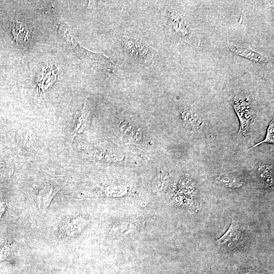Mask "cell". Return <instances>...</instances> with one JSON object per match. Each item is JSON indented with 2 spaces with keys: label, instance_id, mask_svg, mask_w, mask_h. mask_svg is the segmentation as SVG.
<instances>
[{
  "label": "cell",
  "instance_id": "6da1fadb",
  "mask_svg": "<svg viewBox=\"0 0 274 274\" xmlns=\"http://www.w3.org/2000/svg\"><path fill=\"white\" fill-rule=\"evenodd\" d=\"M116 42L121 54L129 62L149 67L158 57V53L149 46L138 31L124 30L116 37Z\"/></svg>",
  "mask_w": 274,
  "mask_h": 274
},
{
  "label": "cell",
  "instance_id": "7a4b0ae2",
  "mask_svg": "<svg viewBox=\"0 0 274 274\" xmlns=\"http://www.w3.org/2000/svg\"><path fill=\"white\" fill-rule=\"evenodd\" d=\"M159 11L163 24L171 35L193 47L199 46L200 40L197 34L174 9L163 5Z\"/></svg>",
  "mask_w": 274,
  "mask_h": 274
},
{
  "label": "cell",
  "instance_id": "3957f363",
  "mask_svg": "<svg viewBox=\"0 0 274 274\" xmlns=\"http://www.w3.org/2000/svg\"><path fill=\"white\" fill-rule=\"evenodd\" d=\"M251 238L247 227L242 222L232 219L226 231L216 241V244L220 250L230 252L247 248Z\"/></svg>",
  "mask_w": 274,
  "mask_h": 274
},
{
  "label": "cell",
  "instance_id": "277c9868",
  "mask_svg": "<svg viewBox=\"0 0 274 274\" xmlns=\"http://www.w3.org/2000/svg\"><path fill=\"white\" fill-rule=\"evenodd\" d=\"M57 23L58 33L80 59L102 65H114L111 60L104 54L92 52L81 46L74 38L70 26L64 21L59 20Z\"/></svg>",
  "mask_w": 274,
  "mask_h": 274
},
{
  "label": "cell",
  "instance_id": "5b68a950",
  "mask_svg": "<svg viewBox=\"0 0 274 274\" xmlns=\"http://www.w3.org/2000/svg\"><path fill=\"white\" fill-rule=\"evenodd\" d=\"M233 107L240 122L238 132L246 136L256 117L250 100L243 96L237 95L234 98Z\"/></svg>",
  "mask_w": 274,
  "mask_h": 274
},
{
  "label": "cell",
  "instance_id": "8992f818",
  "mask_svg": "<svg viewBox=\"0 0 274 274\" xmlns=\"http://www.w3.org/2000/svg\"><path fill=\"white\" fill-rule=\"evenodd\" d=\"M215 181L226 188L235 189L247 184L248 176L241 170L234 169L221 173L216 178Z\"/></svg>",
  "mask_w": 274,
  "mask_h": 274
},
{
  "label": "cell",
  "instance_id": "52a82bcc",
  "mask_svg": "<svg viewBox=\"0 0 274 274\" xmlns=\"http://www.w3.org/2000/svg\"><path fill=\"white\" fill-rule=\"evenodd\" d=\"M61 188V185L54 182L45 183L40 189L37 196L38 208L41 210H46Z\"/></svg>",
  "mask_w": 274,
  "mask_h": 274
},
{
  "label": "cell",
  "instance_id": "ba28073f",
  "mask_svg": "<svg viewBox=\"0 0 274 274\" xmlns=\"http://www.w3.org/2000/svg\"><path fill=\"white\" fill-rule=\"evenodd\" d=\"M228 49L236 55L260 64L267 63L273 60V57L265 56L252 49L236 45L231 44L229 45Z\"/></svg>",
  "mask_w": 274,
  "mask_h": 274
},
{
  "label": "cell",
  "instance_id": "9c48e42d",
  "mask_svg": "<svg viewBox=\"0 0 274 274\" xmlns=\"http://www.w3.org/2000/svg\"><path fill=\"white\" fill-rule=\"evenodd\" d=\"M257 177L260 185L263 188H272L273 186V165L264 162L259 163L257 168Z\"/></svg>",
  "mask_w": 274,
  "mask_h": 274
},
{
  "label": "cell",
  "instance_id": "30bf717a",
  "mask_svg": "<svg viewBox=\"0 0 274 274\" xmlns=\"http://www.w3.org/2000/svg\"><path fill=\"white\" fill-rule=\"evenodd\" d=\"M82 218L76 217L62 223L58 228V235L60 237L75 236L84 227L85 221Z\"/></svg>",
  "mask_w": 274,
  "mask_h": 274
},
{
  "label": "cell",
  "instance_id": "8fae6325",
  "mask_svg": "<svg viewBox=\"0 0 274 274\" xmlns=\"http://www.w3.org/2000/svg\"><path fill=\"white\" fill-rule=\"evenodd\" d=\"M74 122V127L72 133V139L84 131L89 126L90 114L86 104L82 109L76 114Z\"/></svg>",
  "mask_w": 274,
  "mask_h": 274
},
{
  "label": "cell",
  "instance_id": "7c38bea8",
  "mask_svg": "<svg viewBox=\"0 0 274 274\" xmlns=\"http://www.w3.org/2000/svg\"><path fill=\"white\" fill-rule=\"evenodd\" d=\"M12 32L16 42L25 44L30 40V31L27 23L23 21H16L13 23Z\"/></svg>",
  "mask_w": 274,
  "mask_h": 274
},
{
  "label": "cell",
  "instance_id": "4fadbf2b",
  "mask_svg": "<svg viewBox=\"0 0 274 274\" xmlns=\"http://www.w3.org/2000/svg\"><path fill=\"white\" fill-rule=\"evenodd\" d=\"M182 117L184 122L195 130H200L203 127L204 124L202 119L194 111L191 110L184 111L182 114Z\"/></svg>",
  "mask_w": 274,
  "mask_h": 274
},
{
  "label": "cell",
  "instance_id": "5bb4252c",
  "mask_svg": "<svg viewBox=\"0 0 274 274\" xmlns=\"http://www.w3.org/2000/svg\"><path fill=\"white\" fill-rule=\"evenodd\" d=\"M274 143V121L273 119L269 123L267 129L266 134L264 139L261 141L255 144L253 146L251 147L247 150H249L252 148L257 147L262 143L273 144Z\"/></svg>",
  "mask_w": 274,
  "mask_h": 274
},
{
  "label": "cell",
  "instance_id": "9a60e30c",
  "mask_svg": "<svg viewBox=\"0 0 274 274\" xmlns=\"http://www.w3.org/2000/svg\"><path fill=\"white\" fill-rule=\"evenodd\" d=\"M16 248L14 243L9 242L0 248V261H2L10 256Z\"/></svg>",
  "mask_w": 274,
  "mask_h": 274
},
{
  "label": "cell",
  "instance_id": "2e32d148",
  "mask_svg": "<svg viewBox=\"0 0 274 274\" xmlns=\"http://www.w3.org/2000/svg\"><path fill=\"white\" fill-rule=\"evenodd\" d=\"M232 274H272L268 272L249 268H243L237 270Z\"/></svg>",
  "mask_w": 274,
  "mask_h": 274
},
{
  "label": "cell",
  "instance_id": "e0dca14e",
  "mask_svg": "<svg viewBox=\"0 0 274 274\" xmlns=\"http://www.w3.org/2000/svg\"><path fill=\"white\" fill-rule=\"evenodd\" d=\"M7 207V202L4 200L0 201V218L2 217Z\"/></svg>",
  "mask_w": 274,
  "mask_h": 274
},
{
  "label": "cell",
  "instance_id": "ac0fdd59",
  "mask_svg": "<svg viewBox=\"0 0 274 274\" xmlns=\"http://www.w3.org/2000/svg\"><path fill=\"white\" fill-rule=\"evenodd\" d=\"M200 274H211V270H206Z\"/></svg>",
  "mask_w": 274,
  "mask_h": 274
}]
</instances>
